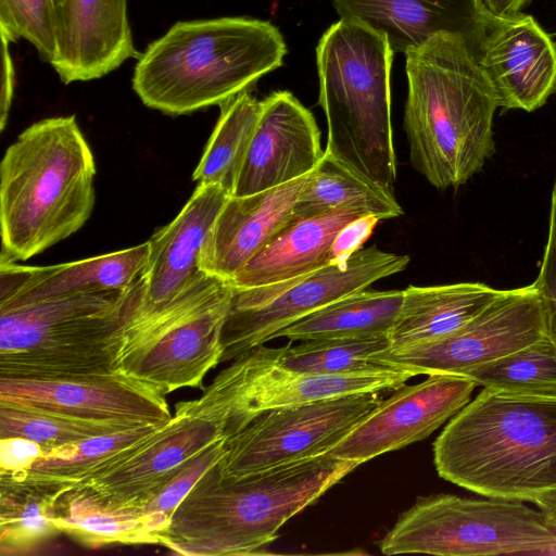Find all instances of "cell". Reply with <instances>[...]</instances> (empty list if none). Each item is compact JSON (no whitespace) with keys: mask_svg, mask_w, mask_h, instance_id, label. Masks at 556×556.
I'll return each instance as SVG.
<instances>
[{"mask_svg":"<svg viewBox=\"0 0 556 556\" xmlns=\"http://www.w3.org/2000/svg\"><path fill=\"white\" fill-rule=\"evenodd\" d=\"M502 291L482 282L408 286L403 290V301L389 333V350L422 345L455 332Z\"/></svg>","mask_w":556,"mask_h":556,"instance_id":"25","label":"cell"},{"mask_svg":"<svg viewBox=\"0 0 556 556\" xmlns=\"http://www.w3.org/2000/svg\"><path fill=\"white\" fill-rule=\"evenodd\" d=\"M148 254L147 241L126 250L59 265L34 267L0 261V309L128 288L140 277Z\"/></svg>","mask_w":556,"mask_h":556,"instance_id":"23","label":"cell"},{"mask_svg":"<svg viewBox=\"0 0 556 556\" xmlns=\"http://www.w3.org/2000/svg\"><path fill=\"white\" fill-rule=\"evenodd\" d=\"M390 349L389 336L319 339L280 348L278 363L286 369L309 374H346L371 366L378 353Z\"/></svg>","mask_w":556,"mask_h":556,"instance_id":"33","label":"cell"},{"mask_svg":"<svg viewBox=\"0 0 556 556\" xmlns=\"http://www.w3.org/2000/svg\"><path fill=\"white\" fill-rule=\"evenodd\" d=\"M476 387L471 379L452 374L404 383L326 454L361 465L421 441L463 409Z\"/></svg>","mask_w":556,"mask_h":556,"instance_id":"14","label":"cell"},{"mask_svg":"<svg viewBox=\"0 0 556 556\" xmlns=\"http://www.w3.org/2000/svg\"><path fill=\"white\" fill-rule=\"evenodd\" d=\"M227 438H223L185 464L179 472L142 508L148 517L157 544L169 526L170 518L191 491L201 477L216 463L226 452Z\"/></svg>","mask_w":556,"mask_h":556,"instance_id":"36","label":"cell"},{"mask_svg":"<svg viewBox=\"0 0 556 556\" xmlns=\"http://www.w3.org/2000/svg\"><path fill=\"white\" fill-rule=\"evenodd\" d=\"M477 60L498 108L532 112L556 92V45L531 15L492 18Z\"/></svg>","mask_w":556,"mask_h":556,"instance_id":"18","label":"cell"},{"mask_svg":"<svg viewBox=\"0 0 556 556\" xmlns=\"http://www.w3.org/2000/svg\"><path fill=\"white\" fill-rule=\"evenodd\" d=\"M408 255L361 249L346 262L262 287L235 288L222 328L220 363L274 339L289 325L374 282L404 270Z\"/></svg>","mask_w":556,"mask_h":556,"instance_id":"11","label":"cell"},{"mask_svg":"<svg viewBox=\"0 0 556 556\" xmlns=\"http://www.w3.org/2000/svg\"><path fill=\"white\" fill-rule=\"evenodd\" d=\"M307 175L258 193L230 195L205 243L200 267L230 281L237 271L294 219L293 208Z\"/></svg>","mask_w":556,"mask_h":556,"instance_id":"21","label":"cell"},{"mask_svg":"<svg viewBox=\"0 0 556 556\" xmlns=\"http://www.w3.org/2000/svg\"><path fill=\"white\" fill-rule=\"evenodd\" d=\"M438 475L476 494L536 506L556 496V391L484 387L433 443Z\"/></svg>","mask_w":556,"mask_h":556,"instance_id":"1","label":"cell"},{"mask_svg":"<svg viewBox=\"0 0 556 556\" xmlns=\"http://www.w3.org/2000/svg\"><path fill=\"white\" fill-rule=\"evenodd\" d=\"M231 294L228 281L200 274L168 303L125 326L118 371L163 395L203 388L205 375L220 363Z\"/></svg>","mask_w":556,"mask_h":556,"instance_id":"8","label":"cell"},{"mask_svg":"<svg viewBox=\"0 0 556 556\" xmlns=\"http://www.w3.org/2000/svg\"><path fill=\"white\" fill-rule=\"evenodd\" d=\"M356 393L267 410L227 439L218 462L223 478L239 479L326 454L382 401Z\"/></svg>","mask_w":556,"mask_h":556,"instance_id":"12","label":"cell"},{"mask_svg":"<svg viewBox=\"0 0 556 556\" xmlns=\"http://www.w3.org/2000/svg\"><path fill=\"white\" fill-rule=\"evenodd\" d=\"M41 453V447L27 439H0V471L27 469Z\"/></svg>","mask_w":556,"mask_h":556,"instance_id":"39","label":"cell"},{"mask_svg":"<svg viewBox=\"0 0 556 556\" xmlns=\"http://www.w3.org/2000/svg\"><path fill=\"white\" fill-rule=\"evenodd\" d=\"M96 172L74 115L26 128L0 165V261H26L79 230L93 210Z\"/></svg>","mask_w":556,"mask_h":556,"instance_id":"5","label":"cell"},{"mask_svg":"<svg viewBox=\"0 0 556 556\" xmlns=\"http://www.w3.org/2000/svg\"><path fill=\"white\" fill-rule=\"evenodd\" d=\"M70 488L41 480L24 470L0 471V553L35 554L61 534L54 519L61 496Z\"/></svg>","mask_w":556,"mask_h":556,"instance_id":"26","label":"cell"},{"mask_svg":"<svg viewBox=\"0 0 556 556\" xmlns=\"http://www.w3.org/2000/svg\"><path fill=\"white\" fill-rule=\"evenodd\" d=\"M340 18L383 35L394 53H406L439 33L464 37L478 53L492 21L479 0H332Z\"/></svg>","mask_w":556,"mask_h":556,"instance_id":"22","label":"cell"},{"mask_svg":"<svg viewBox=\"0 0 556 556\" xmlns=\"http://www.w3.org/2000/svg\"><path fill=\"white\" fill-rule=\"evenodd\" d=\"M393 54L383 35L346 18L332 24L316 48L318 102L328 126L325 151L390 190L397 176L390 92Z\"/></svg>","mask_w":556,"mask_h":556,"instance_id":"6","label":"cell"},{"mask_svg":"<svg viewBox=\"0 0 556 556\" xmlns=\"http://www.w3.org/2000/svg\"><path fill=\"white\" fill-rule=\"evenodd\" d=\"M165 422L142 425L42 452L24 471L34 478L72 489L126 458Z\"/></svg>","mask_w":556,"mask_h":556,"instance_id":"30","label":"cell"},{"mask_svg":"<svg viewBox=\"0 0 556 556\" xmlns=\"http://www.w3.org/2000/svg\"><path fill=\"white\" fill-rule=\"evenodd\" d=\"M403 301V290L348 294L278 331L290 342L389 336Z\"/></svg>","mask_w":556,"mask_h":556,"instance_id":"28","label":"cell"},{"mask_svg":"<svg viewBox=\"0 0 556 556\" xmlns=\"http://www.w3.org/2000/svg\"><path fill=\"white\" fill-rule=\"evenodd\" d=\"M0 33L10 43L27 40L51 65L58 51L54 0H0Z\"/></svg>","mask_w":556,"mask_h":556,"instance_id":"35","label":"cell"},{"mask_svg":"<svg viewBox=\"0 0 556 556\" xmlns=\"http://www.w3.org/2000/svg\"><path fill=\"white\" fill-rule=\"evenodd\" d=\"M279 349L260 345L223 369L191 400L198 410L225 421V435L233 437L263 413L356 393L395 390L412 371L371 366L346 374H309L283 368Z\"/></svg>","mask_w":556,"mask_h":556,"instance_id":"10","label":"cell"},{"mask_svg":"<svg viewBox=\"0 0 556 556\" xmlns=\"http://www.w3.org/2000/svg\"><path fill=\"white\" fill-rule=\"evenodd\" d=\"M141 294L140 275L125 289L0 309V377L117 372L125 323Z\"/></svg>","mask_w":556,"mask_h":556,"instance_id":"7","label":"cell"},{"mask_svg":"<svg viewBox=\"0 0 556 556\" xmlns=\"http://www.w3.org/2000/svg\"><path fill=\"white\" fill-rule=\"evenodd\" d=\"M357 466L324 454L226 479L216 463L175 509L160 545L184 556L262 554L290 518Z\"/></svg>","mask_w":556,"mask_h":556,"instance_id":"3","label":"cell"},{"mask_svg":"<svg viewBox=\"0 0 556 556\" xmlns=\"http://www.w3.org/2000/svg\"><path fill=\"white\" fill-rule=\"evenodd\" d=\"M64 1H65V0H54V3H55V5H56V8H59L60 5H62V4H63V2H64Z\"/></svg>","mask_w":556,"mask_h":556,"instance_id":"42","label":"cell"},{"mask_svg":"<svg viewBox=\"0 0 556 556\" xmlns=\"http://www.w3.org/2000/svg\"><path fill=\"white\" fill-rule=\"evenodd\" d=\"M1 92H0V129L3 130L7 124L9 111L14 91V66L10 53V42L1 37Z\"/></svg>","mask_w":556,"mask_h":556,"instance_id":"40","label":"cell"},{"mask_svg":"<svg viewBox=\"0 0 556 556\" xmlns=\"http://www.w3.org/2000/svg\"><path fill=\"white\" fill-rule=\"evenodd\" d=\"M378 222L375 216L363 215L345 225L332 244L330 263L346 262L351 255L359 251Z\"/></svg>","mask_w":556,"mask_h":556,"instance_id":"38","label":"cell"},{"mask_svg":"<svg viewBox=\"0 0 556 556\" xmlns=\"http://www.w3.org/2000/svg\"><path fill=\"white\" fill-rule=\"evenodd\" d=\"M405 56L410 164L434 188L459 187L495 152L494 89L460 35L439 33Z\"/></svg>","mask_w":556,"mask_h":556,"instance_id":"2","label":"cell"},{"mask_svg":"<svg viewBox=\"0 0 556 556\" xmlns=\"http://www.w3.org/2000/svg\"><path fill=\"white\" fill-rule=\"evenodd\" d=\"M533 285L542 298L549 333L556 342V182L551 197L547 241L540 271Z\"/></svg>","mask_w":556,"mask_h":556,"instance_id":"37","label":"cell"},{"mask_svg":"<svg viewBox=\"0 0 556 556\" xmlns=\"http://www.w3.org/2000/svg\"><path fill=\"white\" fill-rule=\"evenodd\" d=\"M485 13L497 20L510 18L520 13L532 0H479Z\"/></svg>","mask_w":556,"mask_h":556,"instance_id":"41","label":"cell"},{"mask_svg":"<svg viewBox=\"0 0 556 556\" xmlns=\"http://www.w3.org/2000/svg\"><path fill=\"white\" fill-rule=\"evenodd\" d=\"M384 555L490 556L556 551V530L523 502L419 496L382 538Z\"/></svg>","mask_w":556,"mask_h":556,"instance_id":"9","label":"cell"},{"mask_svg":"<svg viewBox=\"0 0 556 556\" xmlns=\"http://www.w3.org/2000/svg\"><path fill=\"white\" fill-rule=\"evenodd\" d=\"M551 336L542 298L535 286L503 290L464 327L437 341L390 351L374 365L412 371L415 376L459 375ZM552 337V336H551Z\"/></svg>","mask_w":556,"mask_h":556,"instance_id":"13","label":"cell"},{"mask_svg":"<svg viewBox=\"0 0 556 556\" xmlns=\"http://www.w3.org/2000/svg\"><path fill=\"white\" fill-rule=\"evenodd\" d=\"M223 438V422L175 408L174 416L126 458L73 489L110 507L143 508L187 462Z\"/></svg>","mask_w":556,"mask_h":556,"instance_id":"15","label":"cell"},{"mask_svg":"<svg viewBox=\"0 0 556 556\" xmlns=\"http://www.w3.org/2000/svg\"><path fill=\"white\" fill-rule=\"evenodd\" d=\"M287 47L267 21L242 16L177 22L137 59L141 102L178 116L222 105L283 63Z\"/></svg>","mask_w":556,"mask_h":556,"instance_id":"4","label":"cell"},{"mask_svg":"<svg viewBox=\"0 0 556 556\" xmlns=\"http://www.w3.org/2000/svg\"><path fill=\"white\" fill-rule=\"evenodd\" d=\"M0 400L84 418L141 424L172 418L165 395L119 371L66 378L0 377Z\"/></svg>","mask_w":556,"mask_h":556,"instance_id":"16","label":"cell"},{"mask_svg":"<svg viewBox=\"0 0 556 556\" xmlns=\"http://www.w3.org/2000/svg\"><path fill=\"white\" fill-rule=\"evenodd\" d=\"M463 376L477 386L556 391V342L551 337L500 358L469 368Z\"/></svg>","mask_w":556,"mask_h":556,"instance_id":"34","label":"cell"},{"mask_svg":"<svg viewBox=\"0 0 556 556\" xmlns=\"http://www.w3.org/2000/svg\"><path fill=\"white\" fill-rule=\"evenodd\" d=\"M229 197L217 185L198 184L176 218L148 240L142 296L126 325L168 303L203 273V244Z\"/></svg>","mask_w":556,"mask_h":556,"instance_id":"19","label":"cell"},{"mask_svg":"<svg viewBox=\"0 0 556 556\" xmlns=\"http://www.w3.org/2000/svg\"><path fill=\"white\" fill-rule=\"evenodd\" d=\"M219 108L218 122L192 179L198 184L217 185L231 195L260 117L262 101L247 90Z\"/></svg>","mask_w":556,"mask_h":556,"instance_id":"31","label":"cell"},{"mask_svg":"<svg viewBox=\"0 0 556 556\" xmlns=\"http://www.w3.org/2000/svg\"><path fill=\"white\" fill-rule=\"evenodd\" d=\"M363 216L349 210L294 219L228 281L254 288L286 281L330 264L332 244L349 223Z\"/></svg>","mask_w":556,"mask_h":556,"instance_id":"24","label":"cell"},{"mask_svg":"<svg viewBox=\"0 0 556 556\" xmlns=\"http://www.w3.org/2000/svg\"><path fill=\"white\" fill-rule=\"evenodd\" d=\"M54 522L61 533L90 548L157 544L142 508L110 507L73 488L61 496Z\"/></svg>","mask_w":556,"mask_h":556,"instance_id":"29","label":"cell"},{"mask_svg":"<svg viewBox=\"0 0 556 556\" xmlns=\"http://www.w3.org/2000/svg\"><path fill=\"white\" fill-rule=\"evenodd\" d=\"M349 210L379 220L404 214L392 190L351 170L325 151L307 175L293 208L296 219Z\"/></svg>","mask_w":556,"mask_h":556,"instance_id":"27","label":"cell"},{"mask_svg":"<svg viewBox=\"0 0 556 556\" xmlns=\"http://www.w3.org/2000/svg\"><path fill=\"white\" fill-rule=\"evenodd\" d=\"M142 425L148 424L121 419L84 418L0 400V439H27L38 444L42 452Z\"/></svg>","mask_w":556,"mask_h":556,"instance_id":"32","label":"cell"},{"mask_svg":"<svg viewBox=\"0 0 556 556\" xmlns=\"http://www.w3.org/2000/svg\"><path fill=\"white\" fill-rule=\"evenodd\" d=\"M128 0H65L56 8L58 51L51 66L64 84L89 81L138 59Z\"/></svg>","mask_w":556,"mask_h":556,"instance_id":"20","label":"cell"},{"mask_svg":"<svg viewBox=\"0 0 556 556\" xmlns=\"http://www.w3.org/2000/svg\"><path fill=\"white\" fill-rule=\"evenodd\" d=\"M320 130L291 92L276 91L262 109L232 194L244 197L308 175L319 163Z\"/></svg>","mask_w":556,"mask_h":556,"instance_id":"17","label":"cell"}]
</instances>
